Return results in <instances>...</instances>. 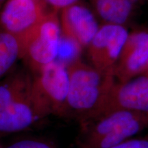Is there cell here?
Here are the masks:
<instances>
[{"instance_id":"15","label":"cell","mask_w":148,"mask_h":148,"mask_svg":"<svg viewBox=\"0 0 148 148\" xmlns=\"http://www.w3.org/2000/svg\"><path fill=\"white\" fill-rule=\"evenodd\" d=\"M111 148H148L147 139L127 140Z\"/></svg>"},{"instance_id":"1","label":"cell","mask_w":148,"mask_h":148,"mask_svg":"<svg viewBox=\"0 0 148 148\" xmlns=\"http://www.w3.org/2000/svg\"><path fill=\"white\" fill-rule=\"evenodd\" d=\"M46 116L27 72L13 69L0 80V134L20 132Z\"/></svg>"},{"instance_id":"8","label":"cell","mask_w":148,"mask_h":148,"mask_svg":"<svg viewBox=\"0 0 148 148\" xmlns=\"http://www.w3.org/2000/svg\"><path fill=\"white\" fill-rule=\"evenodd\" d=\"M114 110L148 114V76L142 75L125 82L115 81L100 114Z\"/></svg>"},{"instance_id":"3","label":"cell","mask_w":148,"mask_h":148,"mask_svg":"<svg viewBox=\"0 0 148 148\" xmlns=\"http://www.w3.org/2000/svg\"><path fill=\"white\" fill-rule=\"evenodd\" d=\"M84 148H111L127 140L148 125V114L114 110L80 122Z\"/></svg>"},{"instance_id":"9","label":"cell","mask_w":148,"mask_h":148,"mask_svg":"<svg viewBox=\"0 0 148 148\" xmlns=\"http://www.w3.org/2000/svg\"><path fill=\"white\" fill-rule=\"evenodd\" d=\"M61 33L80 49L87 47L100 26L95 14L80 2L60 10Z\"/></svg>"},{"instance_id":"11","label":"cell","mask_w":148,"mask_h":148,"mask_svg":"<svg viewBox=\"0 0 148 148\" xmlns=\"http://www.w3.org/2000/svg\"><path fill=\"white\" fill-rule=\"evenodd\" d=\"M103 24L125 26L130 21L137 3L143 0H88Z\"/></svg>"},{"instance_id":"12","label":"cell","mask_w":148,"mask_h":148,"mask_svg":"<svg viewBox=\"0 0 148 148\" xmlns=\"http://www.w3.org/2000/svg\"><path fill=\"white\" fill-rule=\"evenodd\" d=\"M18 59L21 47L17 38L0 29V80L14 69Z\"/></svg>"},{"instance_id":"18","label":"cell","mask_w":148,"mask_h":148,"mask_svg":"<svg viewBox=\"0 0 148 148\" xmlns=\"http://www.w3.org/2000/svg\"><path fill=\"white\" fill-rule=\"evenodd\" d=\"M147 1H148V0H147Z\"/></svg>"},{"instance_id":"7","label":"cell","mask_w":148,"mask_h":148,"mask_svg":"<svg viewBox=\"0 0 148 148\" xmlns=\"http://www.w3.org/2000/svg\"><path fill=\"white\" fill-rule=\"evenodd\" d=\"M42 0H7L0 11V29L20 39L48 12Z\"/></svg>"},{"instance_id":"17","label":"cell","mask_w":148,"mask_h":148,"mask_svg":"<svg viewBox=\"0 0 148 148\" xmlns=\"http://www.w3.org/2000/svg\"><path fill=\"white\" fill-rule=\"evenodd\" d=\"M6 1L7 0H0V6H1V5L2 4V3H5Z\"/></svg>"},{"instance_id":"13","label":"cell","mask_w":148,"mask_h":148,"mask_svg":"<svg viewBox=\"0 0 148 148\" xmlns=\"http://www.w3.org/2000/svg\"><path fill=\"white\" fill-rule=\"evenodd\" d=\"M6 148H52L48 144L36 140H22L11 144Z\"/></svg>"},{"instance_id":"6","label":"cell","mask_w":148,"mask_h":148,"mask_svg":"<svg viewBox=\"0 0 148 148\" xmlns=\"http://www.w3.org/2000/svg\"><path fill=\"white\" fill-rule=\"evenodd\" d=\"M128 36L125 26L101 25L86 47L92 66L103 73L114 74V66Z\"/></svg>"},{"instance_id":"5","label":"cell","mask_w":148,"mask_h":148,"mask_svg":"<svg viewBox=\"0 0 148 148\" xmlns=\"http://www.w3.org/2000/svg\"><path fill=\"white\" fill-rule=\"evenodd\" d=\"M69 86L66 65L57 61L43 66L32 77L33 93L47 116L67 115Z\"/></svg>"},{"instance_id":"2","label":"cell","mask_w":148,"mask_h":148,"mask_svg":"<svg viewBox=\"0 0 148 148\" xmlns=\"http://www.w3.org/2000/svg\"><path fill=\"white\" fill-rule=\"evenodd\" d=\"M66 67L69 78L67 115L82 122L100 114L115 82L114 74L101 73L79 58Z\"/></svg>"},{"instance_id":"16","label":"cell","mask_w":148,"mask_h":148,"mask_svg":"<svg viewBox=\"0 0 148 148\" xmlns=\"http://www.w3.org/2000/svg\"><path fill=\"white\" fill-rule=\"evenodd\" d=\"M142 75H147V76H148V59H147V62H146L145 69H144V70H143V73H142Z\"/></svg>"},{"instance_id":"10","label":"cell","mask_w":148,"mask_h":148,"mask_svg":"<svg viewBox=\"0 0 148 148\" xmlns=\"http://www.w3.org/2000/svg\"><path fill=\"white\" fill-rule=\"evenodd\" d=\"M148 59V32L130 34L114 69L117 82H125L142 74Z\"/></svg>"},{"instance_id":"4","label":"cell","mask_w":148,"mask_h":148,"mask_svg":"<svg viewBox=\"0 0 148 148\" xmlns=\"http://www.w3.org/2000/svg\"><path fill=\"white\" fill-rule=\"evenodd\" d=\"M61 27L58 12H48L25 36L18 39L21 59L33 73L56 61L61 44Z\"/></svg>"},{"instance_id":"14","label":"cell","mask_w":148,"mask_h":148,"mask_svg":"<svg viewBox=\"0 0 148 148\" xmlns=\"http://www.w3.org/2000/svg\"><path fill=\"white\" fill-rule=\"evenodd\" d=\"M42 1H44L46 5L51 6L53 10L58 12L69 5L79 2V0H42Z\"/></svg>"}]
</instances>
